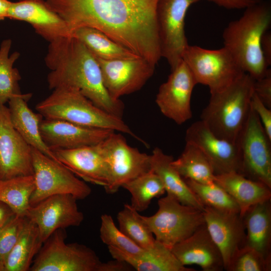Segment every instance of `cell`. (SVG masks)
<instances>
[{
    "instance_id": "bcb514c9",
    "label": "cell",
    "mask_w": 271,
    "mask_h": 271,
    "mask_svg": "<svg viewBox=\"0 0 271 271\" xmlns=\"http://www.w3.org/2000/svg\"><path fill=\"white\" fill-rule=\"evenodd\" d=\"M0 271H5L4 267L0 263Z\"/></svg>"
},
{
    "instance_id": "e0dca14e",
    "label": "cell",
    "mask_w": 271,
    "mask_h": 271,
    "mask_svg": "<svg viewBox=\"0 0 271 271\" xmlns=\"http://www.w3.org/2000/svg\"><path fill=\"white\" fill-rule=\"evenodd\" d=\"M185 140L204 154L215 175L239 173L240 159L237 144L217 137L201 120L188 127Z\"/></svg>"
},
{
    "instance_id": "4dcf8cb0",
    "label": "cell",
    "mask_w": 271,
    "mask_h": 271,
    "mask_svg": "<svg viewBox=\"0 0 271 271\" xmlns=\"http://www.w3.org/2000/svg\"><path fill=\"white\" fill-rule=\"evenodd\" d=\"M35 187L33 175L1 180L0 201L8 205L15 215L25 217Z\"/></svg>"
},
{
    "instance_id": "ba28073f",
    "label": "cell",
    "mask_w": 271,
    "mask_h": 271,
    "mask_svg": "<svg viewBox=\"0 0 271 271\" xmlns=\"http://www.w3.org/2000/svg\"><path fill=\"white\" fill-rule=\"evenodd\" d=\"M65 229L54 231L43 242L31 271H99L102 261L89 247L65 242Z\"/></svg>"
},
{
    "instance_id": "9c48e42d",
    "label": "cell",
    "mask_w": 271,
    "mask_h": 271,
    "mask_svg": "<svg viewBox=\"0 0 271 271\" xmlns=\"http://www.w3.org/2000/svg\"><path fill=\"white\" fill-rule=\"evenodd\" d=\"M35 187L30 198L34 206L55 195L69 194L82 200L91 193V188L58 161L32 148Z\"/></svg>"
},
{
    "instance_id": "484cf974",
    "label": "cell",
    "mask_w": 271,
    "mask_h": 271,
    "mask_svg": "<svg viewBox=\"0 0 271 271\" xmlns=\"http://www.w3.org/2000/svg\"><path fill=\"white\" fill-rule=\"evenodd\" d=\"M214 182L236 202L241 217L251 206L271 199L270 188L236 172L215 175Z\"/></svg>"
},
{
    "instance_id": "836d02e7",
    "label": "cell",
    "mask_w": 271,
    "mask_h": 271,
    "mask_svg": "<svg viewBox=\"0 0 271 271\" xmlns=\"http://www.w3.org/2000/svg\"><path fill=\"white\" fill-rule=\"evenodd\" d=\"M119 230L133 242L144 249L152 247L155 238L143 220L142 215L130 205L124 204L117 214Z\"/></svg>"
},
{
    "instance_id": "8fae6325",
    "label": "cell",
    "mask_w": 271,
    "mask_h": 271,
    "mask_svg": "<svg viewBox=\"0 0 271 271\" xmlns=\"http://www.w3.org/2000/svg\"><path fill=\"white\" fill-rule=\"evenodd\" d=\"M108 168V194L116 193L125 183L151 170V155L140 152L120 133L112 132L100 143Z\"/></svg>"
},
{
    "instance_id": "44dd1931",
    "label": "cell",
    "mask_w": 271,
    "mask_h": 271,
    "mask_svg": "<svg viewBox=\"0 0 271 271\" xmlns=\"http://www.w3.org/2000/svg\"><path fill=\"white\" fill-rule=\"evenodd\" d=\"M100 143L52 151L56 160L76 176L85 182L105 187L108 181V168Z\"/></svg>"
},
{
    "instance_id": "8d00e7d4",
    "label": "cell",
    "mask_w": 271,
    "mask_h": 271,
    "mask_svg": "<svg viewBox=\"0 0 271 271\" xmlns=\"http://www.w3.org/2000/svg\"><path fill=\"white\" fill-rule=\"evenodd\" d=\"M271 258L247 247H241L231 260L227 271H270Z\"/></svg>"
},
{
    "instance_id": "d6a6232c",
    "label": "cell",
    "mask_w": 271,
    "mask_h": 271,
    "mask_svg": "<svg viewBox=\"0 0 271 271\" xmlns=\"http://www.w3.org/2000/svg\"><path fill=\"white\" fill-rule=\"evenodd\" d=\"M12 40L5 39L0 47V104H5L13 97L21 94L19 81L21 77L19 70L14 68L20 53L15 52L9 56Z\"/></svg>"
},
{
    "instance_id": "7c38bea8",
    "label": "cell",
    "mask_w": 271,
    "mask_h": 271,
    "mask_svg": "<svg viewBox=\"0 0 271 271\" xmlns=\"http://www.w3.org/2000/svg\"><path fill=\"white\" fill-rule=\"evenodd\" d=\"M199 1H158L156 16L161 56L166 59L171 70L182 61L189 45L185 31L187 12Z\"/></svg>"
},
{
    "instance_id": "83f0119b",
    "label": "cell",
    "mask_w": 271,
    "mask_h": 271,
    "mask_svg": "<svg viewBox=\"0 0 271 271\" xmlns=\"http://www.w3.org/2000/svg\"><path fill=\"white\" fill-rule=\"evenodd\" d=\"M43 242L37 226L27 217L19 236L5 263V271H28Z\"/></svg>"
},
{
    "instance_id": "f35d334b",
    "label": "cell",
    "mask_w": 271,
    "mask_h": 271,
    "mask_svg": "<svg viewBox=\"0 0 271 271\" xmlns=\"http://www.w3.org/2000/svg\"><path fill=\"white\" fill-rule=\"evenodd\" d=\"M254 93L268 108L271 109V70L268 69L265 75L255 80Z\"/></svg>"
},
{
    "instance_id": "cb8c5ba5",
    "label": "cell",
    "mask_w": 271,
    "mask_h": 271,
    "mask_svg": "<svg viewBox=\"0 0 271 271\" xmlns=\"http://www.w3.org/2000/svg\"><path fill=\"white\" fill-rule=\"evenodd\" d=\"M115 259L124 261L137 271H194L182 265L171 250L156 240L151 247L137 254H129L113 247H108Z\"/></svg>"
},
{
    "instance_id": "74e56055",
    "label": "cell",
    "mask_w": 271,
    "mask_h": 271,
    "mask_svg": "<svg viewBox=\"0 0 271 271\" xmlns=\"http://www.w3.org/2000/svg\"><path fill=\"white\" fill-rule=\"evenodd\" d=\"M24 218L25 217L15 215L0 228V263L4 267L8 255L19 236Z\"/></svg>"
},
{
    "instance_id": "ee69618b",
    "label": "cell",
    "mask_w": 271,
    "mask_h": 271,
    "mask_svg": "<svg viewBox=\"0 0 271 271\" xmlns=\"http://www.w3.org/2000/svg\"><path fill=\"white\" fill-rule=\"evenodd\" d=\"M15 215V213L11 208L6 203L0 201V228L3 227Z\"/></svg>"
},
{
    "instance_id": "52a82bcc",
    "label": "cell",
    "mask_w": 271,
    "mask_h": 271,
    "mask_svg": "<svg viewBox=\"0 0 271 271\" xmlns=\"http://www.w3.org/2000/svg\"><path fill=\"white\" fill-rule=\"evenodd\" d=\"M183 61L197 83L207 86L210 94L224 89L245 73L224 47L213 50L188 45Z\"/></svg>"
},
{
    "instance_id": "d590c367",
    "label": "cell",
    "mask_w": 271,
    "mask_h": 271,
    "mask_svg": "<svg viewBox=\"0 0 271 271\" xmlns=\"http://www.w3.org/2000/svg\"><path fill=\"white\" fill-rule=\"evenodd\" d=\"M99 236L108 247H113L129 254H139L144 249L122 233L115 225L112 217L107 214L101 216Z\"/></svg>"
},
{
    "instance_id": "ab89813d",
    "label": "cell",
    "mask_w": 271,
    "mask_h": 271,
    "mask_svg": "<svg viewBox=\"0 0 271 271\" xmlns=\"http://www.w3.org/2000/svg\"><path fill=\"white\" fill-rule=\"evenodd\" d=\"M250 105L257 115L268 138L271 140V109L266 107L254 93Z\"/></svg>"
},
{
    "instance_id": "d6986e66",
    "label": "cell",
    "mask_w": 271,
    "mask_h": 271,
    "mask_svg": "<svg viewBox=\"0 0 271 271\" xmlns=\"http://www.w3.org/2000/svg\"><path fill=\"white\" fill-rule=\"evenodd\" d=\"M40 130L43 140L52 150L97 145L114 131L44 118L41 121Z\"/></svg>"
},
{
    "instance_id": "d4e9b609",
    "label": "cell",
    "mask_w": 271,
    "mask_h": 271,
    "mask_svg": "<svg viewBox=\"0 0 271 271\" xmlns=\"http://www.w3.org/2000/svg\"><path fill=\"white\" fill-rule=\"evenodd\" d=\"M173 160L172 156L165 154L161 149L156 147L151 155V170L160 177L167 194L183 204L203 211L204 205L172 165Z\"/></svg>"
},
{
    "instance_id": "9a60e30c",
    "label": "cell",
    "mask_w": 271,
    "mask_h": 271,
    "mask_svg": "<svg viewBox=\"0 0 271 271\" xmlns=\"http://www.w3.org/2000/svg\"><path fill=\"white\" fill-rule=\"evenodd\" d=\"M76 201L71 195L58 194L30 206L26 217L37 226L43 243L57 229L81 224L84 215L79 210Z\"/></svg>"
},
{
    "instance_id": "30bf717a",
    "label": "cell",
    "mask_w": 271,
    "mask_h": 271,
    "mask_svg": "<svg viewBox=\"0 0 271 271\" xmlns=\"http://www.w3.org/2000/svg\"><path fill=\"white\" fill-rule=\"evenodd\" d=\"M236 144L240 159L239 173L271 189V140L251 106Z\"/></svg>"
},
{
    "instance_id": "f546056e",
    "label": "cell",
    "mask_w": 271,
    "mask_h": 271,
    "mask_svg": "<svg viewBox=\"0 0 271 271\" xmlns=\"http://www.w3.org/2000/svg\"><path fill=\"white\" fill-rule=\"evenodd\" d=\"M172 164L184 180L205 184L214 182L215 174L209 161L192 144L186 143L181 155Z\"/></svg>"
},
{
    "instance_id": "1f68e13d",
    "label": "cell",
    "mask_w": 271,
    "mask_h": 271,
    "mask_svg": "<svg viewBox=\"0 0 271 271\" xmlns=\"http://www.w3.org/2000/svg\"><path fill=\"white\" fill-rule=\"evenodd\" d=\"M122 187L130 194V205L139 212L147 209L154 198L166 192L161 179L151 170L125 183Z\"/></svg>"
},
{
    "instance_id": "7402d4cb",
    "label": "cell",
    "mask_w": 271,
    "mask_h": 271,
    "mask_svg": "<svg viewBox=\"0 0 271 271\" xmlns=\"http://www.w3.org/2000/svg\"><path fill=\"white\" fill-rule=\"evenodd\" d=\"M183 265H197L204 271H221L224 264L221 254L204 224L190 236L171 249Z\"/></svg>"
},
{
    "instance_id": "ffe728a7",
    "label": "cell",
    "mask_w": 271,
    "mask_h": 271,
    "mask_svg": "<svg viewBox=\"0 0 271 271\" xmlns=\"http://www.w3.org/2000/svg\"><path fill=\"white\" fill-rule=\"evenodd\" d=\"M7 18L29 23L35 32L49 42L72 37L64 21L44 0L12 2Z\"/></svg>"
},
{
    "instance_id": "7a4b0ae2",
    "label": "cell",
    "mask_w": 271,
    "mask_h": 271,
    "mask_svg": "<svg viewBox=\"0 0 271 271\" xmlns=\"http://www.w3.org/2000/svg\"><path fill=\"white\" fill-rule=\"evenodd\" d=\"M45 61L51 70L47 77L50 89L76 88L99 108L122 118L123 103L110 96L95 57L79 40L67 37L50 42Z\"/></svg>"
},
{
    "instance_id": "6da1fadb",
    "label": "cell",
    "mask_w": 271,
    "mask_h": 271,
    "mask_svg": "<svg viewBox=\"0 0 271 271\" xmlns=\"http://www.w3.org/2000/svg\"><path fill=\"white\" fill-rule=\"evenodd\" d=\"M159 0H46L72 36L81 27L98 30L155 66L161 56L157 21Z\"/></svg>"
},
{
    "instance_id": "277c9868",
    "label": "cell",
    "mask_w": 271,
    "mask_h": 271,
    "mask_svg": "<svg viewBox=\"0 0 271 271\" xmlns=\"http://www.w3.org/2000/svg\"><path fill=\"white\" fill-rule=\"evenodd\" d=\"M36 109L44 118L58 119L85 126L111 129L133 137L148 144L137 136L123 120L94 104L78 89L61 87L38 103Z\"/></svg>"
},
{
    "instance_id": "5b68a950",
    "label": "cell",
    "mask_w": 271,
    "mask_h": 271,
    "mask_svg": "<svg viewBox=\"0 0 271 271\" xmlns=\"http://www.w3.org/2000/svg\"><path fill=\"white\" fill-rule=\"evenodd\" d=\"M254 80L244 73L224 89L210 94L200 120L216 136L236 143L250 109Z\"/></svg>"
},
{
    "instance_id": "b9f144b4",
    "label": "cell",
    "mask_w": 271,
    "mask_h": 271,
    "mask_svg": "<svg viewBox=\"0 0 271 271\" xmlns=\"http://www.w3.org/2000/svg\"><path fill=\"white\" fill-rule=\"evenodd\" d=\"M132 269L126 262L114 259L113 261L102 262L99 271H128Z\"/></svg>"
},
{
    "instance_id": "7dc6e473",
    "label": "cell",
    "mask_w": 271,
    "mask_h": 271,
    "mask_svg": "<svg viewBox=\"0 0 271 271\" xmlns=\"http://www.w3.org/2000/svg\"><path fill=\"white\" fill-rule=\"evenodd\" d=\"M0 180H1V178H0Z\"/></svg>"
},
{
    "instance_id": "8992f818",
    "label": "cell",
    "mask_w": 271,
    "mask_h": 271,
    "mask_svg": "<svg viewBox=\"0 0 271 271\" xmlns=\"http://www.w3.org/2000/svg\"><path fill=\"white\" fill-rule=\"evenodd\" d=\"M153 215L142 217L155 239L170 249L205 224L203 211L182 204L167 194L158 202Z\"/></svg>"
},
{
    "instance_id": "f6af8a7d",
    "label": "cell",
    "mask_w": 271,
    "mask_h": 271,
    "mask_svg": "<svg viewBox=\"0 0 271 271\" xmlns=\"http://www.w3.org/2000/svg\"><path fill=\"white\" fill-rule=\"evenodd\" d=\"M11 3L9 0H0V21L7 18Z\"/></svg>"
},
{
    "instance_id": "60d3db41",
    "label": "cell",
    "mask_w": 271,
    "mask_h": 271,
    "mask_svg": "<svg viewBox=\"0 0 271 271\" xmlns=\"http://www.w3.org/2000/svg\"><path fill=\"white\" fill-rule=\"evenodd\" d=\"M227 9H244L262 2L264 0H208Z\"/></svg>"
},
{
    "instance_id": "4fadbf2b",
    "label": "cell",
    "mask_w": 271,
    "mask_h": 271,
    "mask_svg": "<svg viewBox=\"0 0 271 271\" xmlns=\"http://www.w3.org/2000/svg\"><path fill=\"white\" fill-rule=\"evenodd\" d=\"M196 84L191 71L182 60L159 87L156 103L161 112L179 125L190 119L191 96Z\"/></svg>"
},
{
    "instance_id": "5bb4252c",
    "label": "cell",
    "mask_w": 271,
    "mask_h": 271,
    "mask_svg": "<svg viewBox=\"0 0 271 271\" xmlns=\"http://www.w3.org/2000/svg\"><path fill=\"white\" fill-rule=\"evenodd\" d=\"M95 58L104 86L116 100L140 90L153 76L155 69V66L140 57L111 60Z\"/></svg>"
},
{
    "instance_id": "2e32d148",
    "label": "cell",
    "mask_w": 271,
    "mask_h": 271,
    "mask_svg": "<svg viewBox=\"0 0 271 271\" xmlns=\"http://www.w3.org/2000/svg\"><path fill=\"white\" fill-rule=\"evenodd\" d=\"M32 147L12 124L8 107L0 104V178L33 175Z\"/></svg>"
},
{
    "instance_id": "ac0fdd59",
    "label": "cell",
    "mask_w": 271,
    "mask_h": 271,
    "mask_svg": "<svg viewBox=\"0 0 271 271\" xmlns=\"http://www.w3.org/2000/svg\"><path fill=\"white\" fill-rule=\"evenodd\" d=\"M207 230L219 249L227 270L232 258L243 246L245 229L239 214L205 206L203 211Z\"/></svg>"
},
{
    "instance_id": "e575fe53",
    "label": "cell",
    "mask_w": 271,
    "mask_h": 271,
    "mask_svg": "<svg viewBox=\"0 0 271 271\" xmlns=\"http://www.w3.org/2000/svg\"><path fill=\"white\" fill-rule=\"evenodd\" d=\"M184 180L204 206L240 214V209L236 202L223 188L215 182L205 184L190 180Z\"/></svg>"
},
{
    "instance_id": "3957f363",
    "label": "cell",
    "mask_w": 271,
    "mask_h": 271,
    "mask_svg": "<svg viewBox=\"0 0 271 271\" xmlns=\"http://www.w3.org/2000/svg\"><path fill=\"white\" fill-rule=\"evenodd\" d=\"M270 24V3L264 0L246 8L242 16L230 22L223 33V47L254 80L263 76L269 68L261 44Z\"/></svg>"
},
{
    "instance_id": "603a6c76",
    "label": "cell",
    "mask_w": 271,
    "mask_h": 271,
    "mask_svg": "<svg viewBox=\"0 0 271 271\" xmlns=\"http://www.w3.org/2000/svg\"><path fill=\"white\" fill-rule=\"evenodd\" d=\"M31 96L30 93H21L9 100L8 108L12 124L32 148L56 160L52 150L42 137L40 123L43 117L40 114L34 112L28 105L27 101Z\"/></svg>"
},
{
    "instance_id": "7bdbcfd3",
    "label": "cell",
    "mask_w": 271,
    "mask_h": 271,
    "mask_svg": "<svg viewBox=\"0 0 271 271\" xmlns=\"http://www.w3.org/2000/svg\"><path fill=\"white\" fill-rule=\"evenodd\" d=\"M261 48L264 60L269 67L271 65V34L266 32L263 36Z\"/></svg>"
},
{
    "instance_id": "f1b7e54d",
    "label": "cell",
    "mask_w": 271,
    "mask_h": 271,
    "mask_svg": "<svg viewBox=\"0 0 271 271\" xmlns=\"http://www.w3.org/2000/svg\"><path fill=\"white\" fill-rule=\"evenodd\" d=\"M72 37L81 41L95 57L99 59L111 60L139 57L101 31L93 28H78L72 32Z\"/></svg>"
},
{
    "instance_id": "4316f807",
    "label": "cell",
    "mask_w": 271,
    "mask_h": 271,
    "mask_svg": "<svg viewBox=\"0 0 271 271\" xmlns=\"http://www.w3.org/2000/svg\"><path fill=\"white\" fill-rule=\"evenodd\" d=\"M241 217L245 229L243 246L271 258L270 199L251 206Z\"/></svg>"
}]
</instances>
